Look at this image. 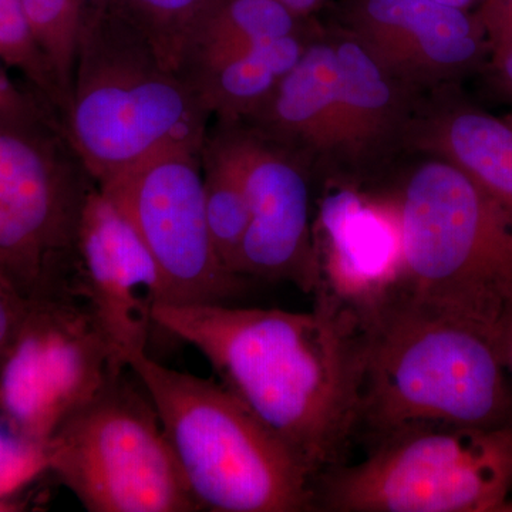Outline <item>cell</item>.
<instances>
[{"mask_svg":"<svg viewBox=\"0 0 512 512\" xmlns=\"http://www.w3.org/2000/svg\"><path fill=\"white\" fill-rule=\"evenodd\" d=\"M154 325L191 345L221 383L311 474L346 463L357 437L365 332L323 306L311 312L157 303Z\"/></svg>","mask_w":512,"mask_h":512,"instance_id":"1","label":"cell"},{"mask_svg":"<svg viewBox=\"0 0 512 512\" xmlns=\"http://www.w3.org/2000/svg\"><path fill=\"white\" fill-rule=\"evenodd\" d=\"M363 332L357 437L367 444L413 427L512 423V380L487 330L406 295Z\"/></svg>","mask_w":512,"mask_h":512,"instance_id":"2","label":"cell"},{"mask_svg":"<svg viewBox=\"0 0 512 512\" xmlns=\"http://www.w3.org/2000/svg\"><path fill=\"white\" fill-rule=\"evenodd\" d=\"M210 113L111 0H97L77 45L64 136L97 185L168 151L202 150Z\"/></svg>","mask_w":512,"mask_h":512,"instance_id":"3","label":"cell"},{"mask_svg":"<svg viewBox=\"0 0 512 512\" xmlns=\"http://www.w3.org/2000/svg\"><path fill=\"white\" fill-rule=\"evenodd\" d=\"M128 367L156 407L200 511H316L309 471L228 387L147 353Z\"/></svg>","mask_w":512,"mask_h":512,"instance_id":"4","label":"cell"},{"mask_svg":"<svg viewBox=\"0 0 512 512\" xmlns=\"http://www.w3.org/2000/svg\"><path fill=\"white\" fill-rule=\"evenodd\" d=\"M392 190L407 296L500 338L512 312V211L456 165L424 156Z\"/></svg>","mask_w":512,"mask_h":512,"instance_id":"5","label":"cell"},{"mask_svg":"<svg viewBox=\"0 0 512 512\" xmlns=\"http://www.w3.org/2000/svg\"><path fill=\"white\" fill-rule=\"evenodd\" d=\"M367 446L315 478L316 511H512V423L413 427Z\"/></svg>","mask_w":512,"mask_h":512,"instance_id":"6","label":"cell"},{"mask_svg":"<svg viewBox=\"0 0 512 512\" xmlns=\"http://www.w3.org/2000/svg\"><path fill=\"white\" fill-rule=\"evenodd\" d=\"M96 185L62 123L0 124V279L26 302L77 292Z\"/></svg>","mask_w":512,"mask_h":512,"instance_id":"7","label":"cell"},{"mask_svg":"<svg viewBox=\"0 0 512 512\" xmlns=\"http://www.w3.org/2000/svg\"><path fill=\"white\" fill-rule=\"evenodd\" d=\"M113 377L45 444L47 471L90 512L200 511L153 402Z\"/></svg>","mask_w":512,"mask_h":512,"instance_id":"8","label":"cell"},{"mask_svg":"<svg viewBox=\"0 0 512 512\" xmlns=\"http://www.w3.org/2000/svg\"><path fill=\"white\" fill-rule=\"evenodd\" d=\"M127 369L79 293L30 301L0 369V424L45 447Z\"/></svg>","mask_w":512,"mask_h":512,"instance_id":"9","label":"cell"},{"mask_svg":"<svg viewBox=\"0 0 512 512\" xmlns=\"http://www.w3.org/2000/svg\"><path fill=\"white\" fill-rule=\"evenodd\" d=\"M97 187L153 255L163 302L227 303L242 291L244 278L222 265L208 229L201 150L168 151Z\"/></svg>","mask_w":512,"mask_h":512,"instance_id":"10","label":"cell"},{"mask_svg":"<svg viewBox=\"0 0 512 512\" xmlns=\"http://www.w3.org/2000/svg\"><path fill=\"white\" fill-rule=\"evenodd\" d=\"M313 214L315 305L349 316L365 330L406 296L402 217L392 188L322 181Z\"/></svg>","mask_w":512,"mask_h":512,"instance_id":"11","label":"cell"},{"mask_svg":"<svg viewBox=\"0 0 512 512\" xmlns=\"http://www.w3.org/2000/svg\"><path fill=\"white\" fill-rule=\"evenodd\" d=\"M211 128L238 164L251 207L239 275L292 282L309 293L315 173L301 157L247 124L215 121Z\"/></svg>","mask_w":512,"mask_h":512,"instance_id":"12","label":"cell"},{"mask_svg":"<svg viewBox=\"0 0 512 512\" xmlns=\"http://www.w3.org/2000/svg\"><path fill=\"white\" fill-rule=\"evenodd\" d=\"M339 20L390 76L420 93L456 84L491 55L477 13L433 0H348Z\"/></svg>","mask_w":512,"mask_h":512,"instance_id":"13","label":"cell"},{"mask_svg":"<svg viewBox=\"0 0 512 512\" xmlns=\"http://www.w3.org/2000/svg\"><path fill=\"white\" fill-rule=\"evenodd\" d=\"M77 289L127 366L147 353L154 308L164 301L163 276L136 229L97 185L80 224Z\"/></svg>","mask_w":512,"mask_h":512,"instance_id":"14","label":"cell"},{"mask_svg":"<svg viewBox=\"0 0 512 512\" xmlns=\"http://www.w3.org/2000/svg\"><path fill=\"white\" fill-rule=\"evenodd\" d=\"M329 33L339 73L338 168L329 180L370 185L406 151L423 93L390 76L339 26Z\"/></svg>","mask_w":512,"mask_h":512,"instance_id":"15","label":"cell"},{"mask_svg":"<svg viewBox=\"0 0 512 512\" xmlns=\"http://www.w3.org/2000/svg\"><path fill=\"white\" fill-rule=\"evenodd\" d=\"M338 114V60L322 30L264 106L239 123L288 148L325 181L338 168Z\"/></svg>","mask_w":512,"mask_h":512,"instance_id":"16","label":"cell"},{"mask_svg":"<svg viewBox=\"0 0 512 512\" xmlns=\"http://www.w3.org/2000/svg\"><path fill=\"white\" fill-rule=\"evenodd\" d=\"M406 151L456 165L512 211V127L464 99L454 84L421 94Z\"/></svg>","mask_w":512,"mask_h":512,"instance_id":"17","label":"cell"},{"mask_svg":"<svg viewBox=\"0 0 512 512\" xmlns=\"http://www.w3.org/2000/svg\"><path fill=\"white\" fill-rule=\"evenodd\" d=\"M322 30L269 40L183 77L215 121H245L269 100Z\"/></svg>","mask_w":512,"mask_h":512,"instance_id":"18","label":"cell"},{"mask_svg":"<svg viewBox=\"0 0 512 512\" xmlns=\"http://www.w3.org/2000/svg\"><path fill=\"white\" fill-rule=\"evenodd\" d=\"M313 29L279 0H214L185 37L177 72L187 77L261 43Z\"/></svg>","mask_w":512,"mask_h":512,"instance_id":"19","label":"cell"},{"mask_svg":"<svg viewBox=\"0 0 512 512\" xmlns=\"http://www.w3.org/2000/svg\"><path fill=\"white\" fill-rule=\"evenodd\" d=\"M205 215L222 265L239 276L242 245L251 221V207L241 170L224 141L208 127L201 150Z\"/></svg>","mask_w":512,"mask_h":512,"instance_id":"20","label":"cell"},{"mask_svg":"<svg viewBox=\"0 0 512 512\" xmlns=\"http://www.w3.org/2000/svg\"><path fill=\"white\" fill-rule=\"evenodd\" d=\"M96 3L97 0H22L33 35L55 73L67 104L80 33Z\"/></svg>","mask_w":512,"mask_h":512,"instance_id":"21","label":"cell"},{"mask_svg":"<svg viewBox=\"0 0 512 512\" xmlns=\"http://www.w3.org/2000/svg\"><path fill=\"white\" fill-rule=\"evenodd\" d=\"M0 57L62 119L66 96L33 35L22 0H0Z\"/></svg>","mask_w":512,"mask_h":512,"instance_id":"22","label":"cell"},{"mask_svg":"<svg viewBox=\"0 0 512 512\" xmlns=\"http://www.w3.org/2000/svg\"><path fill=\"white\" fill-rule=\"evenodd\" d=\"M214 0H111L156 47L167 66L177 70L185 37Z\"/></svg>","mask_w":512,"mask_h":512,"instance_id":"23","label":"cell"},{"mask_svg":"<svg viewBox=\"0 0 512 512\" xmlns=\"http://www.w3.org/2000/svg\"><path fill=\"white\" fill-rule=\"evenodd\" d=\"M46 471L45 447L20 439L0 424V511L15 510L13 497Z\"/></svg>","mask_w":512,"mask_h":512,"instance_id":"24","label":"cell"},{"mask_svg":"<svg viewBox=\"0 0 512 512\" xmlns=\"http://www.w3.org/2000/svg\"><path fill=\"white\" fill-rule=\"evenodd\" d=\"M9 70L0 57V120L15 124L62 123L56 111L29 84L16 82Z\"/></svg>","mask_w":512,"mask_h":512,"instance_id":"25","label":"cell"},{"mask_svg":"<svg viewBox=\"0 0 512 512\" xmlns=\"http://www.w3.org/2000/svg\"><path fill=\"white\" fill-rule=\"evenodd\" d=\"M28 302L0 279V369L25 316Z\"/></svg>","mask_w":512,"mask_h":512,"instance_id":"26","label":"cell"},{"mask_svg":"<svg viewBox=\"0 0 512 512\" xmlns=\"http://www.w3.org/2000/svg\"><path fill=\"white\" fill-rule=\"evenodd\" d=\"M488 72L495 89L505 99L512 101V39L491 49Z\"/></svg>","mask_w":512,"mask_h":512,"instance_id":"27","label":"cell"},{"mask_svg":"<svg viewBox=\"0 0 512 512\" xmlns=\"http://www.w3.org/2000/svg\"><path fill=\"white\" fill-rule=\"evenodd\" d=\"M478 19L483 23L491 49L512 39V6L503 9H478Z\"/></svg>","mask_w":512,"mask_h":512,"instance_id":"28","label":"cell"},{"mask_svg":"<svg viewBox=\"0 0 512 512\" xmlns=\"http://www.w3.org/2000/svg\"><path fill=\"white\" fill-rule=\"evenodd\" d=\"M498 346H500L505 369H507L508 376L512 380V312L507 320H505L503 328H501Z\"/></svg>","mask_w":512,"mask_h":512,"instance_id":"29","label":"cell"},{"mask_svg":"<svg viewBox=\"0 0 512 512\" xmlns=\"http://www.w3.org/2000/svg\"><path fill=\"white\" fill-rule=\"evenodd\" d=\"M279 2L288 6L296 15L302 16V18H309L312 13L318 12L328 0H279Z\"/></svg>","mask_w":512,"mask_h":512,"instance_id":"30","label":"cell"},{"mask_svg":"<svg viewBox=\"0 0 512 512\" xmlns=\"http://www.w3.org/2000/svg\"><path fill=\"white\" fill-rule=\"evenodd\" d=\"M433 2L440 3V5L450 6L461 10H470L473 6H481L485 0H433Z\"/></svg>","mask_w":512,"mask_h":512,"instance_id":"31","label":"cell"},{"mask_svg":"<svg viewBox=\"0 0 512 512\" xmlns=\"http://www.w3.org/2000/svg\"><path fill=\"white\" fill-rule=\"evenodd\" d=\"M510 6H512V0H485L480 9L493 10L510 8Z\"/></svg>","mask_w":512,"mask_h":512,"instance_id":"32","label":"cell"},{"mask_svg":"<svg viewBox=\"0 0 512 512\" xmlns=\"http://www.w3.org/2000/svg\"><path fill=\"white\" fill-rule=\"evenodd\" d=\"M503 119L507 121V123L510 124V126L512 127V111H510V113L508 114H505Z\"/></svg>","mask_w":512,"mask_h":512,"instance_id":"33","label":"cell"},{"mask_svg":"<svg viewBox=\"0 0 512 512\" xmlns=\"http://www.w3.org/2000/svg\"><path fill=\"white\" fill-rule=\"evenodd\" d=\"M2 123H3V120H0V124H2ZM6 123H8V121H6Z\"/></svg>","mask_w":512,"mask_h":512,"instance_id":"34","label":"cell"}]
</instances>
